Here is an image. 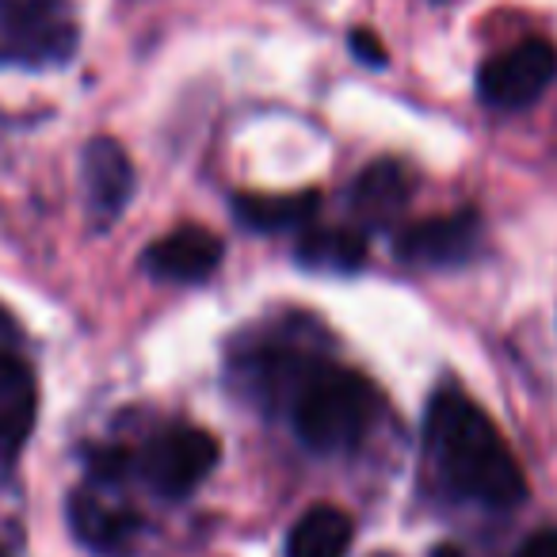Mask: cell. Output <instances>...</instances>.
Returning a JSON list of instances; mask_svg holds the SVG:
<instances>
[{"instance_id":"2","label":"cell","mask_w":557,"mask_h":557,"mask_svg":"<svg viewBox=\"0 0 557 557\" xmlns=\"http://www.w3.org/2000/svg\"><path fill=\"white\" fill-rule=\"evenodd\" d=\"M382 412V397L363 374L336 363H318L298 379L287 397L295 435L313 455H348L367 440Z\"/></svg>"},{"instance_id":"17","label":"cell","mask_w":557,"mask_h":557,"mask_svg":"<svg viewBox=\"0 0 557 557\" xmlns=\"http://www.w3.org/2000/svg\"><path fill=\"white\" fill-rule=\"evenodd\" d=\"M9 336H16V325L4 310H0V344H9Z\"/></svg>"},{"instance_id":"9","label":"cell","mask_w":557,"mask_h":557,"mask_svg":"<svg viewBox=\"0 0 557 557\" xmlns=\"http://www.w3.org/2000/svg\"><path fill=\"white\" fill-rule=\"evenodd\" d=\"M134 195V169L131 157L119 141L111 138H96L85 149V199H88V214L92 222L111 225L119 214L126 210Z\"/></svg>"},{"instance_id":"14","label":"cell","mask_w":557,"mask_h":557,"mask_svg":"<svg viewBox=\"0 0 557 557\" xmlns=\"http://www.w3.org/2000/svg\"><path fill=\"white\" fill-rule=\"evenodd\" d=\"M318 210V195H245L237 199V218L252 230H290V225L310 222V214Z\"/></svg>"},{"instance_id":"6","label":"cell","mask_w":557,"mask_h":557,"mask_svg":"<svg viewBox=\"0 0 557 557\" xmlns=\"http://www.w3.org/2000/svg\"><path fill=\"white\" fill-rule=\"evenodd\" d=\"M478 214L473 210H455V214H435L409 225L397 237V252L409 263H424V268H455V263H466L478 252Z\"/></svg>"},{"instance_id":"13","label":"cell","mask_w":557,"mask_h":557,"mask_svg":"<svg viewBox=\"0 0 557 557\" xmlns=\"http://www.w3.org/2000/svg\"><path fill=\"white\" fill-rule=\"evenodd\" d=\"M298 260L318 271H341V275H348V271L367 263V237L356 230H318L310 237H302Z\"/></svg>"},{"instance_id":"15","label":"cell","mask_w":557,"mask_h":557,"mask_svg":"<svg viewBox=\"0 0 557 557\" xmlns=\"http://www.w3.org/2000/svg\"><path fill=\"white\" fill-rule=\"evenodd\" d=\"M516 557H557V527L554 531H539L516 549Z\"/></svg>"},{"instance_id":"5","label":"cell","mask_w":557,"mask_h":557,"mask_svg":"<svg viewBox=\"0 0 557 557\" xmlns=\"http://www.w3.org/2000/svg\"><path fill=\"white\" fill-rule=\"evenodd\" d=\"M554 81H557V47L546 39H523L481 65L478 96L488 108L516 111L539 100Z\"/></svg>"},{"instance_id":"11","label":"cell","mask_w":557,"mask_h":557,"mask_svg":"<svg viewBox=\"0 0 557 557\" xmlns=\"http://www.w3.org/2000/svg\"><path fill=\"white\" fill-rule=\"evenodd\" d=\"M412 199V172L401 161H374L351 184V214L367 225H386Z\"/></svg>"},{"instance_id":"7","label":"cell","mask_w":557,"mask_h":557,"mask_svg":"<svg viewBox=\"0 0 557 557\" xmlns=\"http://www.w3.org/2000/svg\"><path fill=\"white\" fill-rule=\"evenodd\" d=\"M70 527L77 542L103 557H126L141 534V519L134 508L108 500L96 488H77L70 496Z\"/></svg>"},{"instance_id":"3","label":"cell","mask_w":557,"mask_h":557,"mask_svg":"<svg viewBox=\"0 0 557 557\" xmlns=\"http://www.w3.org/2000/svg\"><path fill=\"white\" fill-rule=\"evenodd\" d=\"M77 42L70 0H0V65H62L77 54Z\"/></svg>"},{"instance_id":"10","label":"cell","mask_w":557,"mask_h":557,"mask_svg":"<svg viewBox=\"0 0 557 557\" xmlns=\"http://www.w3.org/2000/svg\"><path fill=\"white\" fill-rule=\"evenodd\" d=\"M35 417H39L35 371L16 351L0 348V462H12L24 450V443L32 440Z\"/></svg>"},{"instance_id":"12","label":"cell","mask_w":557,"mask_h":557,"mask_svg":"<svg viewBox=\"0 0 557 557\" xmlns=\"http://www.w3.org/2000/svg\"><path fill=\"white\" fill-rule=\"evenodd\" d=\"M351 516L333 504H313L287 534V557H344L351 546Z\"/></svg>"},{"instance_id":"8","label":"cell","mask_w":557,"mask_h":557,"mask_svg":"<svg viewBox=\"0 0 557 557\" xmlns=\"http://www.w3.org/2000/svg\"><path fill=\"white\" fill-rule=\"evenodd\" d=\"M222 263V240L202 225H180L146 248L141 268L164 283H202Z\"/></svg>"},{"instance_id":"16","label":"cell","mask_w":557,"mask_h":557,"mask_svg":"<svg viewBox=\"0 0 557 557\" xmlns=\"http://www.w3.org/2000/svg\"><path fill=\"white\" fill-rule=\"evenodd\" d=\"M351 50H356V54H367V62H371V65H382V62H386L382 47L371 39V32H356V39H351Z\"/></svg>"},{"instance_id":"1","label":"cell","mask_w":557,"mask_h":557,"mask_svg":"<svg viewBox=\"0 0 557 557\" xmlns=\"http://www.w3.org/2000/svg\"><path fill=\"white\" fill-rule=\"evenodd\" d=\"M424 450L440 485L466 504L508 511L523 504L527 478L496 424L462 394L440 389L428 405Z\"/></svg>"},{"instance_id":"4","label":"cell","mask_w":557,"mask_h":557,"mask_svg":"<svg viewBox=\"0 0 557 557\" xmlns=\"http://www.w3.org/2000/svg\"><path fill=\"white\" fill-rule=\"evenodd\" d=\"M218 466V440L195 424L161 428L153 440L134 458V470L146 478V485L161 496H187L202 485L210 470Z\"/></svg>"}]
</instances>
